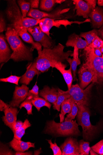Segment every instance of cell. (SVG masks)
<instances>
[{"label": "cell", "instance_id": "obj_42", "mask_svg": "<svg viewBox=\"0 0 103 155\" xmlns=\"http://www.w3.org/2000/svg\"><path fill=\"white\" fill-rule=\"evenodd\" d=\"M32 8H37L39 7L40 1L39 0H31L28 1Z\"/></svg>", "mask_w": 103, "mask_h": 155}, {"label": "cell", "instance_id": "obj_23", "mask_svg": "<svg viewBox=\"0 0 103 155\" xmlns=\"http://www.w3.org/2000/svg\"><path fill=\"white\" fill-rule=\"evenodd\" d=\"M93 26L99 28L103 26V9L96 7L91 12L90 16Z\"/></svg>", "mask_w": 103, "mask_h": 155}, {"label": "cell", "instance_id": "obj_9", "mask_svg": "<svg viewBox=\"0 0 103 155\" xmlns=\"http://www.w3.org/2000/svg\"><path fill=\"white\" fill-rule=\"evenodd\" d=\"M78 74L80 87L82 89L89 85L91 82H96V75L94 70L86 63L83 64L79 69Z\"/></svg>", "mask_w": 103, "mask_h": 155}, {"label": "cell", "instance_id": "obj_41", "mask_svg": "<svg viewBox=\"0 0 103 155\" xmlns=\"http://www.w3.org/2000/svg\"><path fill=\"white\" fill-rule=\"evenodd\" d=\"M85 1L89 5L92 11L96 8L97 1H95V0H86Z\"/></svg>", "mask_w": 103, "mask_h": 155}, {"label": "cell", "instance_id": "obj_25", "mask_svg": "<svg viewBox=\"0 0 103 155\" xmlns=\"http://www.w3.org/2000/svg\"><path fill=\"white\" fill-rule=\"evenodd\" d=\"M58 96L57 101L55 105L53 106V108L58 111L61 110V107L62 104L68 98L70 97V95L67 91H63L59 88L58 89Z\"/></svg>", "mask_w": 103, "mask_h": 155}, {"label": "cell", "instance_id": "obj_31", "mask_svg": "<svg viewBox=\"0 0 103 155\" xmlns=\"http://www.w3.org/2000/svg\"><path fill=\"white\" fill-rule=\"evenodd\" d=\"M17 2L23 17L26 18L27 15L30 10L31 6L30 3L24 0H18Z\"/></svg>", "mask_w": 103, "mask_h": 155}, {"label": "cell", "instance_id": "obj_10", "mask_svg": "<svg viewBox=\"0 0 103 155\" xmlns=\"http://www.w3.org/2000/svg\"><path fill=\"white\" fill-rule=\"evenodd\" d=\"M27 31L32 35L34 40L40 43L44 48H51L53 47L51 38L42 31L39 26L29 28Z\"/></svg>", "mask_w": 103, "mask_h": 155}, {"label": "cell", "instance_id": "obj_28", "mask_svg": "<svg viewBox=\"0 0 103 155\" xmlns=\"http://www.w3.org/2000/svg\"><path fill=\"white\" fill-rule=\"evenodd\" d=\"M98 35V31L94 29L87 32L81 33L79 36L85 39L89 46Z\"/></svg>", "mask_w": 103, "mask_h": 155}, {"label": "cell", "instance_id": "obj_34", "mask_svg": "<svg viewBox=\"0 0 103 155\" xmlns=\"http://www.w3.org/2000/svg\"><path fill=\"white\" fill-rule=\"evenodd\" d=\"M21 78V77H18L15 75H11L5 78H1L0 79V81L2 82L13 83L16 84L17 86H19V82Z\"/></svg>", "mask_w": 103, "mask_h": 155}, {"label": "cell", "instance_id": "obj_49", "mask_svg": "<svg viewBox=\"0 0 103 155\" xmlns=\"http://www.w3.org/2000/svg\"><path fill=\"white\" fill-rule=\"evenodd\" d=\"M90 153L91 155H98L93 150L91 149Z\"/></svg>", "mask_w": 103, "mask_h": 155}, {"label": "cell", "instance_id": "obj_17", "mask_svg": "<svg viewBox=\"0 0 103 155\" xmlns=\"http://www.w3.org/2000/svg\"><path fill=\"white\" fill-rule=\"evenodd\" d=\"M5 36L1 34L0 35V63L7 62L10 59L11 54L6 41Z\"/></svg>", "mask_w": 103, "mask_h": 155}, {"label": "cell", "instance_id": "obj_1", "mask_svg": "<svg viewBox=\"0 0 103 155\" xmlns=\"http://www.w3.org/2000/svg\"><path fill=\"white\" fill-rule=\"evenodd\" d=\"M65 46L60 43L53 48H43L36 59V67L41 73L46 72L55 62H63L73 56V52L64 51Z\"/></svg>", "mask_w": 103, "mask_h": 155}, {"label": "cell", "instance_id": "obj_15", "mask_svg": "<svg viewBox=\"0 0 103 155\" xmlns=\"http://www.w3.org/2000/svg\"><path fill=\"white\" fill-rule=\"evenodd\" d=\"M69 68L66 70V65L60 62H55L52 65L51 67L55 68L59 71L63 75L67 84L68 90H69L72 86L73 78L72 74V69L70 65Z\"/></svg>", "mask_w": 103, "mask_h": 155}, {"label": "cell", "instance_id": "obj_50", "mask_svg": "<svg viewBox=\"0 0 103 155\" xmlns=\"http://www.w3.org/2000/svg\"><path fill=\"white\" fill-rule=\"evenodd\" d=\"M65 1H64V0H56V3L61 4Z\"/></svg>", "mask_w": 103, "mask_h": 155}, {"label": "cell", "instance_id": "obj_38", "mask_svg": "<svg viewBox=\"0 0 103 155\" xmlns=\"http://www.w3.org/2000/svg\"><path fill=\"white\" fill-rule=\"evenodd\" d=\"M98 154L103 155V139L91 147Z\"/></svg>", "mask_w": 103, "mask_h": 155}, {"label": "cell", "instance_id": "obj_45", "mask_svg": "<svg viewBox=\"0 0 103 155\" xmlns=\"http://www.w3.org/2000/svg\"><path fill=\"white\" fill-rule=\"evenodd\" d=\"M94 52L96 56L98 57H101L102 53H101L100 48H97L94 49Z\"/></svg>", "mask_w": 103, "mask_h": 155}, {"label": "cell", "instance_id": "obj_36", "mask_svg": "<svg viewBox=\"0 0 103 155\" xmlns=\"http://www.w3.org/2000/svg\"><path fill=\"white\" fill-rule=\"evenodd\" d=\"M48 143L50 145V148L52 150L53 153L54 155H62V152L60 148L59 147L56 143L55 142L53 143L52 141V140H47Z\"/></svg>", "mask_w": 103, "mask_h": 155}, {"label": "cell", "instance_id": "obj_47", "mask_svg": "<svg viewBox=\"0 0 103 155\" xmlns=\"http://www.w3.org/2000/svg\"><path fill=\"white\" fill-rule=\"evenodd\" d=\"M99 35L103 39V26L98 31Z\"/></svg>", "mask_w": 103, "mask_h": 155}, {"label": "cell", "instance_id": "obj_51", "mask_svg": "<svg viewBox=\"0 0 103 155\" xmlns=\"http://www.w3.org/2000/svg\"><path fill=\"white\" fill-rule=\"evenodd\" d=\"M100 49L101 53H103V46L100 48Z\"/></svg>", "mask_w": 103, "mask_h": 155}, {"label": "cell", "instance_id": "obj_30", "mask_svg": "<svg viewBox=\"0 0 103 155\" xmlns=\"http://www.w3.org/2000/svg\"><path fill=\"white\" fill-rule=\"evenodd\" d=\"M56 3V0H41L40 2V8L43 11L50 12Z\"/></svg>", "mask_w": 103, "mask_h": 155}, {"label": "cell", "instance_id": "obj_40", "mask_svg": "<svg viewBox=\"0 0 103 155\" xmlns=\"http://www.w3.org/2000/svg\"><path fill=\"white\" fill-rule=\"evenodd\" d=\"M5 20L1 13L0 17V32L1 33L7 30Z\"/></svg>", "mask_w": 103, "mask_h": 155}, {"label": "cell", "instance_id": "obj_22", "mask_svg": "<svg viewBox=\"0 0 103 155\" xmlns=\"http://www.w3.org/2000/svg\"><path fill=\"white\" fill-rule=\"evenodd\" d=\"M10 146L17 152H24L31 147L35 148V143L24 142L14 137L9 143Z\"/></svg>", "mask_w": 103, "mask_h": 155}, {"label": "cell", "instance_id": "obj_20", "mask_svg": "<svg viewBox=\"0 0 103 155\" xmlns=\"http://www.w3.org/2000/svg\"><path fill=\"white\" fill-rule=\"evenodd\" d=\"M16 31L18 35L23 41L26 43L31 44L32 45L31 49L33 51L34 49H36L38 51V54L40 53L42 50V46L38 42H35L34 41L32 37L28 33L27 29L23 28Z\"/></svg>", "mask_w": 103, "mask_h": 155}, {"label": "cell", "instance_id": "obj_52", "mask_svg": "<svg viewBox=\"0 0 103 155\" xmlns=\"http://www.w3.org/2000/svg\"><path fill=\"white\" fill-rule=\"evenodd\" d=\"M101 57L102 58V59H103V55H102V56H101Z\"/></svg>", "mask_w": 103, "mask_h": 155}, {"label": "cell", "instance_id": "obj_3", "mask_svg": "<svg viewBox=\"0 0 103 155\" xmlns=\"http://www.w3.org/2000/svg\"><path fill=\"white\" fill-rule=\"evenodd\" d=\"M79 125L76 120L67 117L65 121L60 123L52 120L47 122L44 133L56 137L79 136L81 135Z\"/></svg>", "mask_w": 103, "mask_h": 155}, {"label": "cell", "instance_id": "obj_5", "mask_svg": "<svg viewBox=\"0 0 103 155\" xmlns=\"http://www.w3.org/2000/svg\"><path fill=\"white\" fill-rule=\"evenodd\" d=\"M5 13L10 23L9 26L16 31L24 28L23 25L25 18L23 17L16 1L15 0L8 1Z\"/></svg>", "mask_w": 103, "mask_h": 155}, {"label": "cell", "instance_id": "obj_2", "mask_svg": "<svg viewBox=\"0 0 103 155\" xmlns=\"http://www.w3.org/2000/svg\"><path fill=\"white\" fill-rule=\"evenodd\" d=\"M6 39L13 51L10 59L18 62L33 60V51L23 43L17 32L13 28L8 26L5 34Z\"/></svg>", "mask_w": 103, "mask_h": 155}, {"label": "cell", "instance_id": "obj_43", "mask_svg": "<svg viewBox=\"0 0 103 155\" xmlns=\"http://www.w3.org/2000/svg\"><path fill=\"white\" fill-rule=\"evenodd\" d=\"M10 104H8L7 103H5L2 100H0V111H3Z\"/></svg>", "mask_w": 103, "mask_h": 155}, {"label": "cell", "instance_id": "obj_14", "mask_svg": "<svg viewBox=\"0 0 103 155\" xmlns=\"http://www.w3.org/2000/svg\"><path fill=\"white\" fill-rule=\"evenodd\" d=\"M63 155H80L77 140L72 137L67 138L61 146Z\"/></svg>", "mask_w": 103, "mask_h": 155}, {"label": "cell", "instance_id": "obj_12", "mask_svg": "<svg viewBox=\"0 0 103 155\" xmlns=\"http://www.w3.org/2000/svg\"><path fill=\"white\" fill-rule=\"evenodd\" d=\"M29 89L26 84H23L20 87L16 86L12 100L9 103L13 107H19V105L26 99L29 94Z\"/></svg>", "mask_w": 103, "mask_h": 155}, {"label": "cell", "instance_id": "obj_48", "mask_svg": "<svg viewBox=\"0 0 103 155\" xmlns=\"http://www.w3.org/2000/svg\"><path fill=\"white\" fill-rule=\"evenodd\" d=\"M97 4L99 6H103V0H98Z\"/></svg>", "mask_w": 103, "mask_h": 155}, {"label": "cell", "instance_id": "obj_6", "mask_svg": "<svg viewBox=\"0 0 103 155\" xmlns=\"http://www.w3.org/2000/svg\"><path fill=\"white\" fill-rule=\"evenodd\" d=\"M85 62L95 72L96 75V82L103 83V60L96 55L94 49L88 46L84 49Z\"/></svg>", "mask_w": 103, "mask_h": 155}, {"label": "cell", "instance_id": "obj_4", "mask_svg": "<svg viewBox=\"0 0 103 155\" xmlns=\"http://www.w3.org/2000/svg\"><path fill=\"white\" fill-rule=\"evenodd\" d=\"M78 107L77 119L79 125L82 129L83 138L86 141L93 140L100 131L101 123L96 125H92L90 121V111L87 106L80 105Z\"/></svg>", "mask_w": 103, "mask_h": 155}, {"label": "cell", "instance_id": "obj_33", "mask_svg": "<svg viewBox=\"0 0 103 155\" xmlns=\"http://www.w3.org/2000/svg\"><path fill=\"white\" fill-rule=\"evenodd\" d=\"M37 83V81L32 89L29 90L28 95L25 100L31 101L34 98L39 97V88Z\"/></svg>", "mask_w": 103, "mask_h": 155}, {"label": "cell", "instance_id": "obj_16", "mask_svg": "<svg viewBox=\"0 0 103 155\" xmlns=\"http://www.w3.org/2000/svg\"><path fill=\"white\" fill-rule=\"evenodd\" d=\"M41 73L37 68L35 59L33 62L31 63L27 66L26 72L21 77L20 83L27 86L29 85L36 75H39Z\"/></svg>", "mask_w": 103, "mask_h": 155}, {"label": "cell", "instance_id": "obj_27", "mask_svg": "<svg viewBox=\"0 0 103 155\" xmlns=\"http://www.w3.org/2000/svg\"><path fill=\"white\" fill-rule=\"evenodd\" d=\"M31 125L27 119H26L21 127L15 130L14 134V138L21 140L23 136L25 134L26 129L30 127Z\"/></svg>", "mask_w": 103, "mask_h": 155}, {"label": "cell", "instance_id": "obj_7", "mask_svg": "<svg viewBox=\"0 0 103 155\" xmlns=\"http://www.w3.org/2000/svg\"><path fill=\"white\" fill-rule=\"evenodd\" d=\"M95 83H92L85 89H82L78 84H73L67 91L73 102L77 105H82L88 106L89 105L90 96Z\"/></svg>", "mask_w": 103, "mask_h": 155}, {"label": "cell", "instance_id": "obj_18", "mask_svg": "<svg viewBox=\"0 0 103 155\" xmlns=\"http://www.w3.org/2000/svg\"><path fill=\"white\" fill-rule=\"evenodd\" d=\"M39 95L54 106L57 101L58 89L54 87L50 88L48 86H45L42 90L40 91Z\"/></svg>", "mask_w": 103, "mask_h": 155}, {"label": "cell", "instance_id": "obj_26", "mask_svg": "<svg viewBox=\"0 0 103 155\" xmlns=\"http://www.w3.org/2000/svg\"><path fill=\"white\" fill-rule=\"evenodd\" d=\"M31 102L38 111H39L40 108L43 107H46L49 109H50L52 106L50 103L44 98L39 97L34 98Z\"/></svg>", "mask_w": 103, "mask_h": 155}, {"label": "cell", "instance_id": "obj_21", "mask_svg": "<svg viewBox=\"0 0 103 155\" xmlns=\"http://www.w3.org/2000/svg\"><path fill=\"white\" fill-rule=\"evenodd\" d=\"M66 46L67 47L73 48L76 47L79 49H85L88 46L87 42L85 40L75 33L69 36Z\"/></svg>", "mask_w": 103, "mask_h": 155}, {"label": "cell", "instance_id": "obj_32", "mask_svg": "<svg viewBox=\"0 0 103 155\" xmlns=\"http://www.w3.org/2000/svg\"><path fill=\"white\" fill-rule=\"evenodd\" d=\"M66 61L71 66L73 74V80H74L73 81H75L77 80V67L81 64L80 60H78L74 58H73L72 59L69 58L66 60Z\"/></svg>", "mask_w": 103, "mask_h": 155}, {"label": "cell", "instance_id": "obj_11", "mask_svg": "<svg viewBox=\"0 0 103 155\" xmlns=\"http://www.w3.org/2000/svg\"><path fill=\"white\" fill-rule=\"evenodd\" d=\"M68 10L69 9L62 10L60 9L49 13L31 8L29 10L27 15L37 20H40L45 18L54 19H61L64 18L63 14Z\"/></svg>", "mask_w": 103, "mask_h": 155}, {"label": "cell", "instance_id": "obj_35", "mask_svg": "<svg viewBox=\"0 0 103 155\" xmlns=\"http://www.w3.org/2000/svg\"><path fill=\"white\" fill-rule=\"evenodd\" d=\"M33 105L31 101L25 100L21 104L19 108L21 109L22 107L25 108L27 110L28 115H33L32 107Z\"/></svg>", "mask_w": 103, "mask_h": 155}, {"label": "cell", "instance_id": "obj_39", "mask_svg": "<svg viewBox=\"0 0 103 155\" xmlns=\"http://www.w3.org/2000/svg\"><path fill=\"white\" fill-rule=\"evenodd\" d=\"M103 46V41L98 36H97L92 43L89 46L94 49L100 48Z\"/></svg>", "mask_w": 103, "mask_h": 155}, {"label": "cell", "instance_id": "obj_13", "mask_svg": "<svg viewBox=\"0 0 103 155\" xmlns=\"http://www.w3.org/2000/svg\"><path fill=\"white\" fill-rule=\"evenodd\" d=\"M4 111L5 116L2 118L3 121L14 133L15 130L18 109L16 107H11L10 105Z\"/></svg>", "mask_w": 103, "mask_h": 155}, {"label": "cell", "instance_id": "obj_44", "mask_svg": "<svg viewBox=\"0 0 103 155\" xmlns=\"http://www.w3.org/2000/svg\"><path fill=\"white\" fill-rule=\"evenodd\" d=\"M32 152L29 151L26 152H17L14 155H32Z\"/></svg>", "mask_w": 103, "mask_h": 155}, {"label": "cell", "instance_id": "obj_19", "mask_svg": "<svg viewBox=\"0 0 103 155\" xmlns=\"http://www.w3.org/2000/svg\"><path fill=\"white\" fill-rule=\"evenodd\" d=\"M72 1L75 5L76 15L88 19L92 11L89 5L82 0H73Z\"/></svg>", "mask_w": 103, "mask_h": 155}, {"label": "cell", "instance_id": "obj_24", "mask_svg": "<svg viewBox=\"0 0 103 155\" xmlns=\"http://www.w3.org/2000/svg\"><path fill=\"white\" fill-rule=\"evenodd\" d=\"M61 114H60V122L65 120V116L67 114H69L72 109V98L70 97L66 100L62 104Z\"/></svg>", "mask_w": 103, "mask_h": 155}, {"label": "cell", "instance_id": "obj_37", "mask_svg": "<svg viewBox=\"0 0 103 155\" xmlns=\"http://www.w3.org/2000/svg\"><path fill=\"white\" fill-rule=\"evenodd\" d=\"M78 111L77 105L73 102L72 99V109L70 113L66 115V117L72 119H74L77 116Z\"/></svg>", "mask_w": 103, "mask_h": 155}, {"label": "cell", "instance_id": "obj_29", "mask_svg": "<svg viewBox=\"0 0 103 155\" xmlns=\"http://www.w3.org/2000/svg\"><path fill=\"white\" fill-rule=\"evenodd\" d=\"M79 152L80 155H88L89 154L91 147L90 143L84 141L83 140H81L79 143Z\"/></svg>", "mask_w": 103, "mask_h": 155}, {"label": "cell", "instance_id": "obj_46", "mask_svg": "<svg viewBox=\"0 0 103 155\" xmlns=\"http://www.w3.org/2000/svg\"><path fill=\"white\" fill-rule=\"evenodd\" d=\"M23 124L24 123H23L21 121L19 120L17 121L15 127V130L23 126Z\"/></svg>", "mask_w": 103, "mask_h": 155}, {"label": "cell", "instance_id": "obj_8", "mask_svg": "<svg viewBox=\"0 0 103 155\" xmlns=\"http://www.w3.org/2000/svg\"><path fill=\"white\" fill-rule=\"evenodd\" d=\"M91 21V19L88 18L83 21H69L66 19L55 20L48 18H44L40 20L39 26L42 31L51 38L50 31L53 27L60 28L61 25L66 28L68 25H71L73 24L80 25L86 22Z\"/></svg>", "mask_w": 103, "mask_h": 155}]
</instances>
